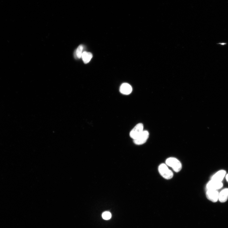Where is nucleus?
I'll use <instances>...</instances> for the list:
<instances>
[{
  "label": "nucleus",
  "mask_w": 228,
  "mask_h": 228,
  "mask_svg": "<svg viewBox=\"0 0 228 228\" xmlns=\"http://www.w3.org/2000/svg\"><path fill=\"white\" fill-rule=\"evenodd\" d=\"M132 88L128 83H124L120 87L119 91L120 92L124 94L128 95L132 91Z\"/></svg>",
  "instance_id": "7"
},
{
  "label": "nucleus",
  "mask_w": 228,
  "mask_h": 228,
  "mask_svg": "<svg viewBox=\"0 0 228 228\" xmlns=\"http://www.w3.org/2000/svg\"><path fill=\"white\" fill-rule=\"evenodd\" d=\"M83 48V47L82 45H79L77 48L75 52V56L78 58L80 59L81 57Z\"/></svg>",
  "instance_id": "11"
},
{
  "label": "nucleus",
  "mask_w": 228,
  "mask_h": 228,
  "mask_svg": "<svg viewBox=\"0 0 228 228\" xmlns=\"http://www.w3.org/2000/svg\"><path fill=\"white\" fill-rule=\"evenodd\" d=\"M143 125L142 123L137 124L131 130L130 134V137L134 140L143 131Z\"/></svg>",
  "instance_id": "3"
},
{
  "label": "nucleus",
  "mask_w": 228,
  "mask_h": 228,
  "mask_svg": "<svg viewBox=\"0 0 228 228\" xmlns=\"http://www.w3.org/2000/svg\"><path fill=\"white\" fill-rule=\"evenodd\" d=\"M149 134L147 131H143L142 133L136 138L134 140L135 144L141 145L145 143L148 140Z\"/></svg>",
  "instance_id": "4"
},
{
  "label": "nucleus",
  "mask_w": 228,
  "mask_h": 228,
  "mask_svg": "<svg viewBox=\"0 0 228 228\" xmlns=\"http://www.w3.org/2000/svg\"><path fill=\"white\" fill-rule=\"evenodd\" d=\"M81 57L83 62L85 64H87L91 61L93 57V55L91 52L85 51L82 53Z\"/></svg>",
  "instance_id": "10"
},
{
  "label": "nucleus",
  "mask_w": 228,
  "mask_h": 228,
  "mask_svg": "<svg viewBox=\"0 0 228 228\" xmlns=\"http://www.w3.org/2000/svg\"><path fill=\"white\" fill-rule=\"evenodd\" d=\"M226 179L227 181L228 182V174L226 176Z\"/></svg>",
  "instance_id": "13"
},
{
  "label": "nucleus",
  "mask_w": 228,
  "mask_h": 228,
  "mask_svg": "<svg viewBox=\"0 0 228 228\" xmlns=\"http://www.w3.org/2000/svg\"><path fill=\"white\" fill-rule=\"evenodd\" d=\"M166 164L172 168L173 170L178 172L181 170L182 165L179 160L174 158H170L166 161Z\"/></svg>",
  "instance_id": "1"
},
{
  "label": "nucleus",
  "mask_w": 228,
  "mask_h": 228,
  "mask_svg": "<svg viewBox=\"0 0 228 228\" xmlns=\"http://www.w3.org/2000/svg\"><path fill=\"white\" fill-rule=\"evenodd\" d=\"M206 195L207 199L213 202H217L219 200V193L217 190H208Z\"/></svg>",
  "instance_id": "5"
},
{
  "label": "nucleus",
  "mask_w": 228,
  "mask_h": 228,
  "mask_svg": "<svg viewBox=\"0 0 228 228\" xmlns=\"http://www.w3.org/2000/svg\"><path fill=\"white\" fill-rule=\"evenodd\" d=\"M158 170L160 175L165 179L169 180L173 177V172L169 169L166 164H162L160 165L158 168Z\"/></svg>",
  "instance_id": "2"
},
{
  "label": "nucleus",
  "mask_w": 228,
  "mask_h": 228,
  "mask_svg": "<svg viewBox=\"0 0 228 228\" xmlns=\"http://www.w3.org/2000/svg\"><path fill=\"white\" fill-rule=\"evenodd\" d=\"M102 217L106 220L110 219L112 217V214L109 211H105L102 214Z\"/></svg>",
  "instance_id": "12"
},
{
  "label": "nucleus",
  "mask_w": 228,
  "mask_h": 228,
  "mask_svg": "<svg viewBox=\"0 0 228 228\" xmlns=\"http://www.w3.org/2000/svg\"><path fill=\"white\" fill-rule=\"evenodd\" d=\"M226 174V171L224 170L220 171L215 173L211 178V180L215 181L221 182Z\"/></svg>",
  "instance_id": "8"
},
{
  "label": "nucleus",
  "mask_w": 228,
  "mask_h": 228,
  "mask_svg": "<svg viewBox=\"0 0 228 228\" xmlns=\"http://www.w3.org/2000/svg\"><path fill=\"white\" fill-rule=\"evenodd\" d=\"M228 199V189L222 190L219 194V200L222 203L226 202Z\"/></svg>",
  "instance_id": "9"
},
{
  "label": "nucleus",
  "mask_w": 228,
  "mask_h": 228,
  "mask_svg": "<svg viewBox=\"0 0 228 228\" xmlns=\"http://www.w3.org/2000/svg\"><path fill=\"white\" fill-rule=\"evenodd\" d=\"M223 184L221 182H218L212 180L210 181L206 186L207 190H217L223 187Z\"/></svg>",
  "instance_id": "6"
}]
</instances>
